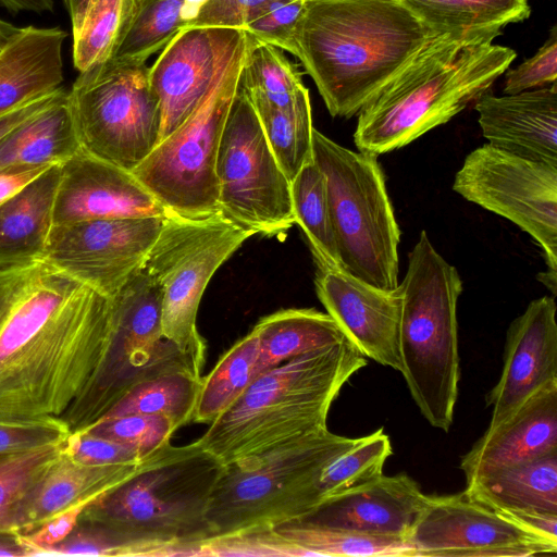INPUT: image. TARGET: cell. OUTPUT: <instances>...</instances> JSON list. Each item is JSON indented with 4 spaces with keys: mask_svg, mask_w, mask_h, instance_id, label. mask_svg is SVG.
I'll return each instance as SVG.
<instances>
[{
    "mask_svg": "<svg viewBox=\"0 0 557 557\" xmlns=\"http://www.w3.org/2000/svg\"><path fill=\"white\" fill-rule=\"evenodd\" d=\"M488 144L508 153L557 166V85L513 95L482 94L475 103Z\"/></svg>",
    "mask_w": 557,
    "mask_h": 557,
    "instance_id": "cell-21",
    "label": "cell"
},
{
    "mask_svg": "<svg viewBox=\"0 0 557 557\" xmlns=\"http://www.w3.org/2000/svg\"><path fill=\"white\" fill-rule=\"evenodd\" d=\"M165 209L131 171L84 150L61 164L53 224L163 216Z\"/></svg>",
    "mask_w": 557,
    "mask_h": 557,
    "instance_id": "cell-19",
    "label": "cell"
},
{
    "mask_svg": "<svg viewBox=\"0 0 557 557\" xmlns=\"http://www.w3.org/2000/svg\"><path fill=\"white\" fill-rule=\"evenodd\" d=\"M84 430L100 437L127 444L147 455H151L171 443V437L178 429L164 417L127 414L100 420Z\"/></svg>",
    "mask_w": 557,
    "mask_h": 557,
    "instance_id": "cell-42",
    "label": "cell"
},
{
    "mask_svg": "<svg viewBox=\"0 0 557 557\" xmlns=\"http://www.w3.org/2000/svg\"><path fill=\"white\" fill-rule=\"evenodd\" d=\"M196 556L300 557L308 553L275 529H258L207 537L199 542Z\"/></svg>",
    "mask_w": 557,
    "mask_h": 557,
    "instance_id": "cell-41",
    "label": "cell"
},
{
    "mask_svg": "<svg viewBox=\"0 0 557 557\" xmlns=\"http://www.w3.org/2000/svg\"><path fill=\"white\" fill-rule=\"evenodd\" d=\"M79 150L65 89L0 139V169L62 164Z\"/></svg>",
    "mask_w": 557,
    "mask_h": 557,
    "instance_id": "cell-26",
    "label": "cell"
},
{
    "mask_svg": "<svg viewBox=\"0 0 557 557\" xmlns=\"http://www.w3.org/2000/svg\"><path fill=\"white\" fill-rule=\"evenodd\" d=\"M60 172L61 164L50 166L0 205V269L42 259Z\"/></svg>",
    "mask_w": 557,
    "mask_h": 557,
    "instance_id": "cell-25",
    "label": "cell"
},
{
    "mask_svg": "<svg viewBox=\"0 0 557 557\" xmlns=\"http://www.w3.org/2000/svg\"><path fill=\"white\" fill-rule=\"evenodd\" d=\"M67 103L82 150L124 170L160 140L162 114L146 63L111 59L79 72Z\"/></svg>",
    "mask_w": 557,
    "mask_h": 557,
    "instance_id": "cell-11",
    "label": "cell"
},
{
    "mask_svg": "<svg viewBox=\"0 0 557 557\" xmlns=\"http://www.w3.org/2000/svg\"><path fill=\"white\" fill-rule=\"evenodd\" d=\"M70 15L72 32L76 30L85 15L90 0H63Z\"/></svg>",
    "mask_w": 557,
    "mask_h": 557,
    "instance_id": "cell-52",
    "label": "cell"
},
{
    "mask_svg": "<svg viewBox=\"0 0 557 557\" xmlns=\"http://www.w3.org/2000/svg\"><path fill=\"white\" fill-rule=\"evenodd\" d=\"M201 377L189 372L153 377L134 387L100 420L127 414H150L168 418L180 429L193 422Z\"/></svg>",
    "mask_w": 557,
    "mask_h": 557,
    "instance_id": "cell-34",
    "label": "cell"
},
{
    "mask_svg": "<svg viewBox=\"0 0 557 557\" xmlns=\"http://www.w3.org/2000/svg\"><path fill=\"white\" fill-rule=\"evenodd\" d=\"M112 334L111 298L44 260L0 269V417H61Z\"/></svg>",
    "mask_w": 557,
    "mask_h": 557,
    "instance_id": "cell-1",
    "label": "cell"
},
{
    "mask_svg": "<svg viewBox=\"0 0 557 557\" xmlns=\"http://www.w3.org/2000/svg\"><path fill=\"white\" fill-rule=\"evenodd\" d=\"M144 463L88 466L71 459L62 447L24 505L20 534L32 532L72 506L97 499L134 476Z\"/></svg>",
    "mask_w": 557,
    "mask_h": 557,
    "instance_id": "cell-24",
    "label": "cell"
},
{
    "mask_svg": "<svg viewBox=\"0 0 557 557\" xmlns=\"http://www.w3.org/2000/svg\"><path fill=\"white\" fill-rule=\"evenodd\" d=\"M249 42L242 70L240 85L274 107L289 106L306 88L302 73L280 48L253 40Z\"/></svg>",
    "mask_w": 557,
    "mask_h": 557,
    "instance_id": "cell-38",
    "label": "cell"
},
{
    "mask_svg": "<svg viewBox=\"0 0 557 557\" xmlns=\"http://www.w3.org/2000/svg\"><path fill=\"white\" fill-rule=\"evenodd\" d=\"M248 42L247 34L193 113L132 171L165 211L187 218L219 212L216 157Z\"/></svg>",
    "mask_w": 557,
    "mask_h": 557,
    "instance_id": "cell-9",
    "label": "cell"
},
{
    "mask_svg": "<svg viewBox=\"0 0 557 557\" xmlns=\"http://www.w3.org/2000/svg\"><path fill=\"white\" fill-rule=\"evenodd\" d=\"M426 497L409 475L383 474L369 484L324 502L300 520L354 533L409 541Z\"/></svg>",
    "mask_w": 557,
    "mask_h": 557,
    "instance_id": "cell-20",
    "label": "cell"
},
{
    "mask_svg": "<svg viewBox=\"0 0 557 557\" xmlns=\"http://www.w3.org/2000/svg\"><path fill=\"white\" fill-rule=\"evenodd\" d=\"M63 442L0 456V536H16L24 505L49 468L59 458Z\"/></svg>",
    "mask_w": 557,
    "mask_h": 557,
    "instance_id": "cell-36",
    "label": "cell"
},
{
    "mask_svg": "<svg viewBox=\"0 0 557 557\" xmlns=\"http://www.w3.org/2000/svg\"><path fill=\"white\" fill-rule=\"evenodd\" d=\"M249 97L268 144L290 182L307 163L313 161L314 127L309 90L305 89L285 108L274 107L257 96L249 95Z\"/></svg>",
    "mask_w": 557,
    "mask_h": 557,
    "instance_id": "cell-30",
    "label": "cell"
},
{
    "mask_svg": "<svg viewBox=\"0 0 557 557\" xmlns=\"http://www.w3.org/2000/svg\"><path fill=\"white\" fill-rule=\"evenodd\" d=\"M139 4L140 0H90L79 27L72 32L73 65L78 73L115 55Z\"/></svg>",
    "mask_w": 557,
    "mask_h": 557,
    "instance_id": "cell-33",
    "label": "cell"
},
{
    "mask_svg": "<svg viewBox=\"0 0 557 557\" xmlns=\"http://www.w3.org/2000/svg\"><path fill=\"white\" fill-rule=\"evenodd\" d=\"M94 502V500H92ZM91 502H83L53 516L29 533L15 537L24 547L26 556H34L39 549L54 546L64 541L77 525L84 509Z\"/></svg>",
    "mask_w": 557,
    "mask_h": 557,
    "instance_id": "cell-48",
    "label": "cell"
},
{
    "mask_svg": "<svg viewBox=\"0 0 557 557\" xmlns=\"http://www.w3.org/2000/svg\"><path fill=\"white\" fill-rule=\"evenodd\" d=\"M223 465L197 441L162 447L131 479L91 502L79 521L162 548L196 556L213 535L207 518Z\"/></svg>",
    "mask_w": 557,
    "mask_h": 557,
    "instance_id": "cell-5",
    "label": "cell"
},
{
    "mask_svg": "<svg viewBox=\"0 0 557 557\" xmlns=\"http://www.w3.org/2000/svg\"><path fill=\"white\" fill-rule=\"evenodd\" d=\"M246 35L243 28L187 26L162 49L149 67L162 114L160 140L193 113Z\"/></svg>",
    "mask_w": 557,
    "mask_h": 557,
    "instance_id": "cell-16",
    "label": "cell"
},
{
    "mask_svg": "<svg viewBox=\"0 0 557 557\" xmlns=\"http://www.w3.org/2000/svg\"><path fill=\"white\" fill-rule=\"evenodd\" d=\"M259 337L256 376L284 361L346 338L333 318L315 309H284L253 326Z\"/></svg>",
    "mask_w": 557,
    "mask_h": 557,
    "instance_id": "cell-29",
    "label": "cell"
},
{
    "mask_svg": "<svg viewBox=\"0 0 557 557\" xmlns=\"http://www.w3.org/2000/svg\"><path fill=\"white\" fill-rule=\"evenodd\" d=\"M357 440L325 429L223 466L207 512L213 535L274 529L309 516L323 503L321 472Z\"/></svg>",
    "mask_w": 557,
    "mask_h": 557,
    "instance_id": "cell-7",
    "label": "cell"
},
{
    "mask_svg": "<svg viewBox=\"0 0 557 557\" xmlns=\"http://www.w3.org/2000/svg\"><path fill=\"white\" fill-rule=\"evenodd\" d=\"M52 165H14L0 169V205Z\"/></svg>",
    "mask_w": 557,
    "mask_h": 557,
    "instance_id": "cell-50",
    "label": "cell"
},
{
    "mask_svg": "<svg viewBox=\"0 0 557 557\" xmlns=\"http://www.w3.org/2000/svg\"><path fill=\"white\" fill-rule=\"evenodd\" d=\"M296 224L318 269H342L327 200L326 182L319 166L307 163L290 181Z\"/></svg>",
    "mask_w": 557,
    "mask_h": 557,
    "instance_id": "cell-31",
    "label": "cell"
},
{
    "mask_svg": "<svg viewBox=\"0 0 557 557\" xmlns=\"http://www.w3.org/2000/svg\"><path fill=\"white\" fill-rule=\"evenodd\" d=\"M65 88L61 87L57 91L27 103L11 113L0 117V139L3 138L10 131H12L20 123L40 111L49 103H51Z\"/></svg>",
    "mask_w": 557,
    "mask_h": 557,
    "instance_id": "cell-51",
    "label": "cell"
},
{
    "mask_svg": "<svg viewBox=\"0 0 557 557\" xmlns=\"http://www.w3.org/2000/svg\"><path fill=\"white\" fill-rule=\"evenodd\" d=\"M516 57L493 41L437 36L358 112L356 147L379 156L411 144L486 92Z\"/></svg>",
    "mask_w": 557,
    "mask_h": 557,
    "instance_id": "cell-4",
    "label": "cell"
},
{
    "mask_svg": "<svg viewBox=\"0 0 557 557\" xmlns=\"http://www.w3.org/2000/svg\"><path fill=\"white\" fill-rule=\"evenodd\" d=\"M215 172L219 212L237 226L271 237L296 224L290 182L240 84L222 133Z\"/></svg>",
    "mask_w": 557,
    "mask_h": 557,
    "instance_id": "cell-12",
    "label": "cell"
},
{
    "mask_svg": "<svg viewBox=\"0 0 557 557\" xmlns=\"http://www.w3.org/2000/svg\"><path fill=\"white\" fill-rule=\"evenodd\" d=\"M556 78L557 33L556 26H554L549 38L533 57L506 72L504 92L506 95H513L536 87H543L555 83Z\"/></svg>",
    "mask_w": 557,
    "mask_h": 557,
    "instance_id": "cell-46",
    "label": "cell"
},
{
    "mask_svg": "<svg viewBox=\"0 0 557 557\" xmlns=\"http://www.w3.org/2000/svg\"><path fill=\"white\" fill-rule=\"evenodd\" d=\"M440 34L469 42L493 41L530 15L529 0H404Z\"/></svg>",
    "mask_w": 557,
    "mask_h": 557,
    "instance_id": "cell-28",
    "label": "cell"
},
{
    "mask_svg": "<svg viewBox=\"0 0 557 557\" xmlns=\"http://www.w3.org/2000/svg\"><path fill=\"white\" fill-rule=\"evenodd\" d=\"M409 541L416 557H524L557 552V544L502 517L465 491L428 495Z\"/></svg>",
    "mask_w": 557,
    "mask_h": 557,
    "instance_id": "cell-15",
    "label": "cell"
},
{
    "mask_svg": "<svg viewBox=\"0 0 557 557\" xmlns=\"http://www.w3.org/2000/svg\"><path fill=\"white\" fill-rule=\"evenodd\" d=\"M392 454V443L383 428L358 437L350 448L333 459L321 472L317 488L322 502L377 480L384 474L385 461Z\"/></svg>",
    "mask_w": 557,
    "mask_h": 557,
    "instance_id": "cell-37",
    "label": "cell"
},
{
    "mask_svg": "<svg viewBox=\"0 0 557 557\" xmlns=\"http://www.w3.org/2000/svg\"><path fill=\"white\" fill-rule=\"evenodd\" d=\"M2 556H26V552L15 536H0V557Z\"/></svg>",
    "mask_w": 557,
    "mask_h": 557,
    "instance_id": "cell-53",
    "label": "cell"
},
{
    "mask_svg": "<svg viewBox=\"0 0 557 557\" xmlns=\"http://www.w3.org/2000/svg\"><path fill=\"white\" fill-rule=\"evenodd\" d=\"M440 35L404 0H306L294 55L349 119Z\"/></svg>",
    "mask_w": 557,
    "mask_h": 557,
    "instance_id": "cell-2",
    "label": "cell"
},
{
    "mask_svg": "<svg viewBox=\"0 0 557 557\" xmlns=\"http://www.w3.org/2000/svg\"><path fill=\"white\" fill-rule=\"evenodd\" d=\"M539 280L544 283L548 289L556 296L557 272L547 270V272L540 273Z\"/></svg>",
    "mask_w": 557,
    "mask_h": 557,
    "instance_id": "cell-56",
    "label": "cell"
},
{
    "mask_svg": "<svg viewBox=\"0 0 557 557\" xmlns=\"http://www.w3.org/2000/svg\"><path fill=\"white\" fill-rule=\"evenodd\" d=\"M271 0H201L186 16L187 26L243 28Z\"/></svg>",
    "mask_w": 557,
    "mask_h": 557,
    "instance_id": "cell-47",
    "label": "cell"
},
{
    "mask_svg": "<svg viewBox=\"0 0 557 557\" xmlns=\"http://www.w3.org/2000/svg\"><path fill=\"white\" fill-rule=\"evenodd\" d=\"M306 0H271L259 9L244 29L256 41L295 54V34Z\"/></svg>",
    "mask_w": 557,
    "mask_h": 557,
    "instance_id": "cell-44",
    "label": "cell"
},
{
    "mask_svg": "<svg viewBox=\"0 0 557 557\" xmlns=\"http://www.w3.org/2000/svg\"><path fill=\"white\" fill-rule=\"evenodd\" d=\"M398 286L400 373L424 419L448 432L460 380L457 302L461 277L422 231Z\"/></svg>",
    "mask_w": 557,
    "mask_h": 557,
    "instance_id": "cell-6",
    "label": "cell"
},
{
    "mask_svg": "<svg viewBox=\"0 0 557 557\" xmlns=\"http://www.w3.org/2000/svg\"><path fill=\"white\" fill-rule=\"evenodd\" d=\"M70 433L61 417H0V456L59 444Z\"/></svg>",
    "mask_w": 557,
    "mask_h": 557,
    "instance_id": "cell-43",
    "label": "cell"
},
{
    "mask_svg": "<svg viewBox=\"0 0 557 557\" xmlns=\"http://www.w3.org/2000/svg\"><path fill=\"white\" fill-rule=\"evenodd\" d=\"M314 285L326 313L346 338L364 357L400 372L399 286L393 290L380 289L342 269H318Z\"/></svg>",
    "mask_w": 557,
    "mask_h": 557,
    "instance_id": "cell-18",
    "label": "cell"
},
{
    "mask_svg": "<svg viewBox=\"0 0 557 557\" xmlns=\"http://www.w3.org/2000/svg\"><path fill=\"white\" fill-rule=\"evenodd\" d=\"M258 355L259 337L253 327L201 377L193 422L209 425L244 393L256 376Z\"/></svg>",
    "mask_w": 557,
    "mask_h": 557,
    "instance_id": "cell-32",
    "label": "cell"
},
{
    "mask_svg": "<svg viewBox=\"0 0 557 557\" xmlns=\"http://www.w3.org/2000/svg\"><path fill=\"white\" fill-rule=\"evenodd\" d=\"M161 225L162 216L53 224L41 260L111 298L144 267Z\"/></svg>",
    "mask_w": 557,
    "mask_h": 557,
    "instance_id": "cell-14",
    "label": "cell"
},
{
    "mask_svg": "<svg viewBox=\"0 0 557 557\" xmlns=\"http://www.w3.org/2000/svg\"><path fill=\"white\" fill-rule=\"evenodd\" d=\"M0 4L13 14L20 12L38 13V9L33 0H0Z\"/></svg>",
    "mask_w": 557,
    "mask_h": 557,
    "instance_id": "cell-54",
    "label": "cell"
},
{
    "mask_svg": "<svg viewBox=\"0 0 557 557\" xmlns=\"http://www.w3.org/2000/svg\"><path fill=\"white\" fill-rule=\"evenodd\" d=\"M557 305L554 296L532 300L509 325L498 382L486 395L487 430L507 420L529 397L557 383Z\"/></svg>",
    "mask_w": 557,
    "mask_h": 557,
    "instance_id": "cell-17",
    "label": "cell"
},
{
    "mask_svg": "<svg viewBox=\"0 0 557 557\" xmlns=\"http://www.w3.org/2000/svg\"><path fill=\"white\" fill-rule=\"evenodd\" d=\"M278 533L308 553V556L416 557L409 541L354 533L297 520L274 528Z\"/></svg>",
    "mask_w": 557,
    "mask_h": 557,
    "instance_id": "cell-35",
    "label": "cell"
},
{
    "mask_svg": "<svg viewBox=\"0 0 557 557\" xmlns=\"http://www.w3.org/2000/svg\"><path fill=\"white\" fill-rule=\"evenodd\" d=\"M159 450L147 455L133 446L94 435L85 430L71 432L63 442L65 455L88 466L141 465Z\"/></svg>",
    "mask_w": 557,
    "mask_h": 557,
    "instance_id": "cell-45",
    "label": "cell"
},
{
    "mask_svg": "<svg viewBox=\"0 0 557 557\" xmlns=\"http://www.w3.org/2000/svg\"><path fill=\"white\" fill-rule=\"evenodd\" d=\"M60 555L166 557L160 547L134 542L106 528L82 521L64 541L39 549L34 556Z\"/></svg>",
    "mask_w": 557,
    "mask_h": 557,
    "instance_id": "cell-40",
    "label": "cell"
},
{
    "mask_svg": "<svg viewBox=\"0 0 557 557\" xmlns=\"http://www.w3.org/2000/svg\"><path fill=\"white\" fill-rule=\"evenodd\" d=\"M366 366L345 338L264 370L197 442L226 466L325 430L334 399Z\"/></svg>",
    "mask_w": 557,
    "mask_h": 557,
    "instance_id": "cell-3",
    "label": "cell"
},
{
    "mask_svg": "<svg viewBox=\"0 0 557 557\" xmlns=\"http://www.w3.org/2000/svg\"><path fill=\"white\" fill-rule=\"evenodd\" d=\"M544 540L557 544V513L536 509H492Z\"/></svg>",
    "mask_w": 557,
    "mask_h": 557,
    "instance_id": "cell-49",
    "label": "cell"
},
{
    "mask_svg": "<svg viewBox=\"0 0 557 557\" xmlns=\"http://www.w3.org/2000/svg\"><path fill=\"white\" fill-rule=\"evenodd\" d=\"M187 0H140L134 21L112 59L146 63L186 25Z\"/></svg>",
    "mask_w": 557,
    "mask_h": 557,
    "instance_id": "cell-39",
    "label": "cell"
},
{
    "mask_svg": "<svg viewBox=\"0 0 557 557\" xmlns=\"http://www.w3.org/2000/svg\"><path fill=\"white\" fill-rule=\"evenodd\" d=\"M312 153L325 177L342 270L376 288L395 289L400 230L377 156L347 149L315 128Z\"/></svg>",
    "mask_w": 557,
    "mask_h": 557,
    "instance_id": "cell-8",
    "label": "cell"
},
{
    "mask_svg": "<svg viewBox=\"0 0 557 557\" xmlns=\"http://www.w3.org/2000/svg\"><path fill=\"white\" fill-rule=\"evenodd\" d=\"M60 27H22L0 52V117L63 87Z\"/></svg>",
    "mask_w": 557,
    "mask_h": 557,
    "instance_id": "cell-23",
    "label": "cell"
},
{
    "mask_svg": "<svg viewBox=\"0 0 557 557\" xmlns=\"http://www.w3.org/2000/svg\"><path fill=\"white\" fill-rule=\"evenodd\" d=\"M465 493L491 509L557 513V451L475 476Z\"/></svg>",
    "mask_w": 557,
    "mask_h": 557,
    "instance_id": "cell-27",
    "label": "cell"
},
{
    "mask_svg": "<svg viewBox=\"0 0 557 557\" xmlns=\"http://www.w3.org/2000/svg\"><path fill=\"white\" fill-rule=\"evenodd\" d=\"M251 236L216 212L187 218L165 211L144 268L162 292L163 336L203 368L206 342L197 315L218 269Z\"/></svg>",
    "mask_w": 557,
    "mask_h": 557,
    "instance_id": "cell-10",
    "label": "cell"
},
{
    "mask_svg": "<svg viewBox=\"0 0 557 557\" xmlns=\"http://www.w3.org/2000/svg\"><path fill=\"white\" fill-rule=\"evenodd\" d=\"M557 451V383L529 397L461 457L466 483L490 471Z\"/></svg>",
    "mask_w": 557,
    "mask_h": 557,
    "instance_id": "cell-22",
    "label": "cell"
},
{
    "mask_svg": "<svg viewBox=\"0 0 557 557\" xmlns=\"http://www.w3.org/2000/svg\"><path fill=\"white\" fill-rule=\"evenodd\" d=\"M22 27L0 18V52L21 32Z\"/></svg>",
    "mask_w": 557,
    "mask_h": 557,
    "instance_id": "cell-55",
    "label": "cell"
},
{
    "mask_svg": "<svg viewBox=\"0 0 557 557\" xmlns=\"http://www.w3.org/2000/svg\"><path fill=\"white\" fill-rule=\"evenodd\" d=\"M453 189L517 224L541 246L548 270L557 272V166L485 144L466 157Z\"/></svg>",
    "mask_w": 557,
    "mask_h": 557,
    "instance_id": "cell-13",
    "label": "cell"
}]
</instances>
